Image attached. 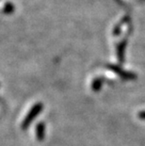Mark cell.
<instances>
[{
	"label": "cell",
	"instance_id": "cell-6",
	"mask_svg": "<svg viewBox=\"0 0 145 146\" xmlns=\"http://www.w3.org/2000/svg\"><path fill=\"white\" fill-rule=\"evenodd\" d=\"M138 117H140V119L145 120V111H141V112L138 113Z\"/></svg>",
	"mask_w": 145,
	"mask_h": 146
},
{
	"label": "cell",
	"instance_id": "cell-2",
	"mask_svg": "<svg viewBox=\"0 0 145 146\" xmlns=\"http://www.w3.org/2000/svg\"><path fill=\"white\" fill-rule=\"evenodd\" d=\"M109 68L111 70H113L114 72H116L120 76L122 77V78H124V79H133V78H136V74H132V73H128V72H124V71H122L121 68L118 67V66H116V65H110Z\"/></svg>",
	"mask_w": 145,
	"mask_h": 146
},
{
	"label": "cell",
	"instance_id": "cell-4",
	"mask_svg": "<svg viewBox=\"0 0 145 146\" xmlns=\"http://www.w3.org/2000/svg\"><path fill=\"white\" fill-rule=\"evenodd\" d=\"M44 123H40L38 125H37L36 128V132H37V138L38 139H42L44 137Z\"/></svg>",
	"mask_w": 145,
	"mask_h": 146
},
{
	"label": "cell",
	"instance_id": "cell-3",
	"mask_svg": "<svg viewBox=\"0 0 145 146\" xmlns=\"http://www.w3.org/2000/svg\"><path fill=\"white\" fill-rule=\"evenodd\" d=\"M124 49H125V42H122V43L118 46V58L120 62H122L124 60Z\"/></svg>",
	"mask_w": 145,
	"mask_h": 146
},
{
	"label": "cell",
	"instance_id": "cell-1",
	"mask_svg": "<svg viewBox=\"0 0 145 146\" xmlns=\"http://www.w3.org/2000/svg\"><path fill=\"white\" fill-rule=\"evenodd\" d=\"M42 104L38 103V104H36L35 106H34L31 110H30L28 114L26 115V117L24 118V122L22 123V128L23 129L27 128L30 123H32V121L35 119V117L37 116V115H38L40 112H42Z\"/></svg>",
	"mask_w": 145,
	"mask_h": 146
},
{
	"label": "cell",
	"instance_id": "cell-5",
	"mask_svg": "<svg viewBox=\"0 0 145 146\" xmlns=\"http://www.w3.org/2000/svg\"><path fill=\"white\" fill-rule=\"evenodd\" d=\"M103 82H104L103 78H100V77H98V78L93 80V82H92V84H91L92 90H93V91H95V92L99 91V90L101 89L102 85H103Z\"/></svg>",
	"mask_w": 145,
	"mask_h": 146
}]
</instances>
